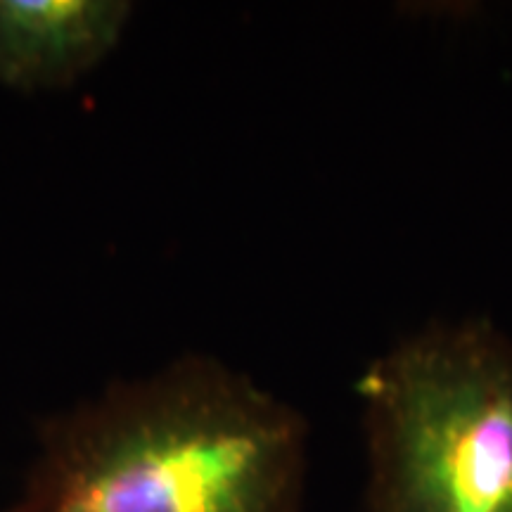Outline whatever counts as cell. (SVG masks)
Segmentation results:
<instances>
[{"mask_svg": "<svg viewBox=\"0 0 512 512\" xmlns=\"http://www.w3.org/2000/svg\"><path fill=\"white\" fill-rule=\"evenodd\" d=\"M306 472L297 408L183 354L48 415L5 512H302Z\"/></svg>", "mask_w": 512, "mask_h": 512, "instance_id": "cell-1", "label": "cell"}, {"mask_svg": "<svg viewBox=\"0 0 512 512\" xmlns=\"http://www.w3.org/2000/svg\"><path fill=\"white\" fill-rule=\"evenodd\" d=\"M363 512H512V337L439 320L358 375Z\"/></svg>", "mask_w": 512, "mask_h": 512, "instance_id": "cell-2", "label": "cell"}, {"mask_svg": "<svg viewBox=\"0 0 512 512\" xmlns=\"http://www.w3.org/2000/svg\"><path fill=\"white\" fill-rule=\"evenodd\" d=\"M133 15L128 0H0V88L76 86L121 46Z\"/></svg>", "mask_w": 512, "mask_h": 512, "instance_id": "cell-3", "label": "cell"}]
</instances>
